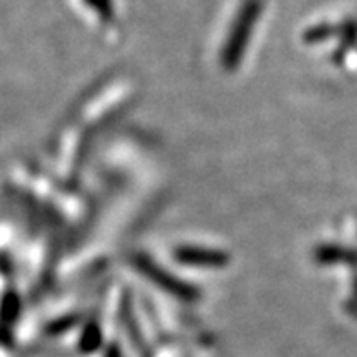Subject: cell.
Here are the masks:
<instances>
[{
  "label": "cell",
  "mask_w": 357,
  "mask_h": 357,
  "mask_svg": "<svg viewBox=\"0 0 357 357\" xmlns=\"http://www.w3.org/2000/svg\"><path fill=\"white\" fill-rule=\"evenodd\" d=\"M100 341H102V335H100V328L97 323L88 324L82 332V337H80V352L89 354L95 352L97 348L100 347Z\"/></svg>",
  "instance_id": "cell-5"
},
{
  "label": "cell",
  "mask_w": 357,
  "mask_h": 357,
  "mask_svg": "<svg viewBox=\"0 0 357 357\" xmlns=\"http://www.w3.org/2000/svg\"><path fill=\"white\" fill-rule=\"evenodd\" d=\"M175 261L183 264H190V266H212L219 268L228 264L230 255L221 250L202 248V246H181L175 248L174 252Z\"/></svg>",
  "instance_id": "cell-3"
},
{
  "label": "cell",
  "mask_w": 357,
  "mask_h": 357,
  "mask_svg": "<svg viewBox=\"0 0 357 357\" xmlns=\"http://www.w3.org/2000/svg\"><path fill=\"white\" fill-rule=\"evenodd\" d=\"M257 15L259 4L257 2H250V4H246L245 10H243L237 22H235L230 38H228V43H226L221 55V66L226 71H234L239 68V62L243 59V55H245L246 44H248L250 31H252V26L257 20Z\"/></svg>",
  "instance_id": "cell-1"
},
{
  "label": "cell",
  "mask_w": 357,
  "mask_h": 357,
  "mask_svg": "<svg viewBox=\"0 0 357 357\" xmlns=\"http://www.w3.org/2000/svg\"><path fill=\"white\" fill-rule=\"evenodd\" d=\"M133 264L139 268V272L142 275H146L151 282H155L157 287L162 288L168 294H172L177 299H183V301H195L197 299V290L195 288L175 278L174 273L162 270L155 261H151L146 255H135L133 257Z\"/></svg>",
  "instance_id": "cell-2"
},
{
  "label": "cell",
  "mask_w": 357,
  "mask_h": 357,
  "mask_svg": "<svg viewBox=\"0 0 357 357\" xmlns=\"http://www.w3.org/2000/svg\"><path fill=\"white\" fill-rule=\"evenodd\" d=\"M108 357H119V352H117V348H112L108 352Z\"/></svg>",
  "instance_id": "cell-6"
},
{
  "label": "cell",
  "mask_w": 357,
  "mask_h": 357,
  "mask_svg": "<svg viewBox=\"0 0 357 357\" xmlns=\"http://www.w3.org/2000/svg\"><path fill=\"white\" fill-rule=\"evenodd\" d=\"M317 259L323 263H334V261H343V263H356L357 254L348 252L343 248H335V246H323L317 250Z\"/></svg>",
  "instance_id": "cell-4"
}]
</instances>
